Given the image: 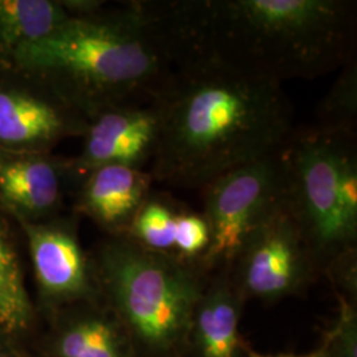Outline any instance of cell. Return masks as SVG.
Segmentation results:
<instances>
[{
	"label": "cell",
	"instance_id": "13",
	"mask_svg": "<svg viewBox=\"0 0 357 357\" xmlns=\"http://www.w3.org/2000/svg\"><path fill=\"white\" fill-rule=\"evenodd\" d=\"M243 295L230 275L217 278L196 305L190 336L200 357H237L241 349L238 332Z\"/></svg>",
	"mask_w": 357,
	"mask_h": 357
},
{
	"label": "cell",
	"instance_id": "21",
	"mask_svg": "<svg viewBox=\"0 0 357 357\" xmlns=\"http://www.w3.org/2000/svg\"><path fill=\"white\" fill-rule=\"evenodd\" d=\"M249 357H274V356H264V355H259V354H255V352H250ZM278 357H321V351L317 352V354H312V355H307V356H278Z\"/></svg>",
	"mask_w": 357,
	"mask_h": 357
},
{
	"label": "cell",
	"instance_id": "11",
	"mask_svg": "<svg viewBox=\"0 0 357 357\" xmlns=\"http://www.w3.org/2000/svg\"><path fill=\"white\" fill-rule=\"evenodd\" d=\"M146 169L106 165L89 171L78 183L76 208L105 229L125 234L153 192Z\"/></svg>",
	"mask_w": 357,
	"mask_h": 357
},
{
	"label": "cell",
	"instance_id": "14",
	"mask_svg": "<svg viewBox=\"0 0 357 357\" xmlns=\"http://www.w3.org/2000/svg\"><path fill=\"white\" fill-rule=\"evenodd\" d=\"M69 17L59 0H0V73L13 70L19 52Z\"/></svg>",
	"mask_w": 357,
	"mask_h": 357
},
{
	"label": "cell",
	"instance_id": "16",
	"mask_svg": "<svg viewBox=\"0 0 357 357\" xmlns=\"http://www.w3.org/2000/svg\"><path fill=\"white\" fill-rule=\"evenodd\" d=\"M357 65L355 56L343 65V72L324 97L315 126L356 135Z\"/></svg>",
	"mask_w": 357,
	"mask_h": 357
},
{
	"label": "cell",
	"instance_id": "7",
	"mask_svg": "<svg viewBox=\"0 0 357 357\" xmlns=\"http://www.w3.org/2000/svg\"><path fill=\"white\" fill-rule=\"evenodd\" d=\"M318 265L283 197L245 243L230 280L243 298L273 301L303 287Z\"/></svg>",
	"mask_w": 357,
	"mask_h": 357
},
{
	"label": "cell",
	"instance_id": "17",
	"mask_svg": "<svg viewBox=\"0 0 357 357\" xmlns=\"http://www.w3.org/2000/svg\"><path fill=\"white\" fill-rule=\"evenodd\" d=\"M63 357H126L114 328L102 319L78 321L60 342Z\"/></svg>",
	"mask_w": 357,
	"mask_h": 357
},
{
	"label": "cell",
	"instance_id": "10",
	"mask_svg": "<svg viewBox=\"0 0 357 357\" xmlns=\"http://www.w3.org/2000/svg\"><path fill=\"white\" fill-rule=\"evenodd\" d=\"M69 181H76L70 159L0 149V206L19 221L38 222L54 215Z\"/></svg>",
	"mask_w": 357,
	"mask_h": 357
},
{
	"label": "cell",
	"instance_id": "18",
	"mask_svg": "<svg viewBox=\"0 0 357 357\" xmlns=\"http://www.w3.org/2000/svg\"><path fill=\"white\" fill-rule=\"evenodd\" d=\"M211 241V231L204 215L183 205L178 216L174 257L178 261L195 264L205 255Z\"/></svg>",
	"mask_w": 357,
	"mask_h": 357
},
{
	"label": "cell",
	"instance_id": "1",
	"mask_svg": "<svg viewBox=\"0 0 357 357\" xmlns=\"http://www.w3.org/2000/svg\"><path fill=\"white\" fill-rule=\"evenodd\" d=\"M175 66L202 65L281 84L314 79L354 57L349 0L139 1Z\"/></svg>",
	"mask_w": 357,
	"mask_h": 357
},
{
	"label": "cell",
	"instance_id": "20",
	"mask_svg": "<svg viewBox=\"0 0 357 357\" xmlns=\"http://www.w3.org/2000/svg\"><path fill=\"white\" fill-rule=\"evenodd\" d=\"M0 264L10 268H19L16 257L8 241V237L6 234L1 220H0Z\"/></svg>",
	"mask_w": 357,
	"mask_h": 357
},
{
	"label": "cell",
	"instance_id": "3",
	"mask_svg": "<svg viewBox=\"0 0 357 357\" xmlns=\"http://www.w3.org/2000/svg\"><path fill=\"white\" fill-rule=\"evenodd\" d=\"M13 70L36 77L88 121L163 97L176 66L138 1L70 16L17 53Z\"/></svg>",
	"mask_w": 357,
	"mask_h": 357
},
{
	"label": "cell",
	"instance_id": "4",
	"mask_svg": "<svg viewBox=\"0 0 357 357\" xmlns=\"http://www.w3.org/2000/svg\"><path fill=\"white\" fill-rule=\"evenodd\" d=\"M101 278L149 352L168 356L187 343L204 290L195 264L150 252L123 236L103 249Z\"/></svg>",
	"mask_w": 357,
	"mask_h": 357
},
{
	"label": "cell",
	"instance_id": "15",
	"mask_svg": "<svg viewBox=\"0 0 357 357\" xmlns=\"http://www.w3.org/2000/svg\"><path fill=\"white\" fill-rule=\"evenodd\" d=\"M181 208L183 205L167 195L151 192L123 236L150 252L174 257Z\"/></svg>",
	"mask_w": 357,
	"mask_h": 357
},
{
	"label": "cell",
	"instance_id": "2",
	"mask_svg": "<svg viewBox=\"0 0 357 357\" xmlns=\"http://www.w3.org/2000/svg\"><path fill=\"white\" fill-rule=\"evenodd\" d=\"M163 103L153 181L204 188L211 181L278 153L293 132L281 84L202 65L176 66Z\"/></svg>",
	"mask_w": 357,
	"mask_h": 357
},
{
	"label": "cell",
	"instance_id": "12",
	"mask_svg": "<svg viewBox=\"0 0 357 357\" xmlns=\"http://www.w3.org/2000/svg\"><path fill=\"white\" fill-rule=\"evenodd\" d=\"M41 289L56 298H75L90 289L89 266L75 231L64 222H24Z\"/></svg>",
	"mask_w": 357,
	"mask_h": 357
},
{
	"label": "cell",
	"instance_id": "19",
	"mask_svg": "<svg viewBox=\"0 0 357 357\" xmlns=\"http://www.w3.org/2000/svg\"><path fill=\"white\" fill-rule=\"evenodd\" d=\"M29 314V305L19 268L0 264V326L6 330L20 328Z\"/></svg>",
	"mask_w": 357,
	"mask_h": 357
},
{
	"label": "cell",
	"instance_id": "6",
	"mask_svg": "<svg viewBox=\"0 0 357 357\" xmlns=\"http://www.w3.org/2000/svg\"><path fill=\"white\" fill-rule=\"evenodd\" d=\"M203 191L211 241L200 264L204 268L231 266L249 237L284 197L280 151L230 171Z\"/></svg>",
	"mask_w": 357,
	"mask_h": 357
},
{
	"label": "cell",
	"instance_id": "22",
	"mask_svg": "<svg viewBox=\"0 0 357 357\" xmlns=\"http://www.w3.org/2000/svg\"><path fill=\"white\" fill-rule=\"evenodd\" d=\"M321 357H337L333 352H328L326 348L324 349H321Z\"/></svg>",
	"mask_w": 357,
	"mask_h": 357
},
{
	"label": "cell",
	"instance_id": "9",
	"mask_svg": "<svg viewBox=\"0 0 357 357\" xmlns=\"http://www.w3.org/2000/svg\"><path fill=\"white\" fill-rule=\"evenodd\" d=\"M162 126V100L118 106L93 116L82 135L81 153L70 159L77 184L89 171L106 165L144 169L153 163Z\"/></svg>",
	"mask_w": 357,
	"mask_h": 357
},
{
	"label": "cell",
	"instance_id": "5",
	"mask_svg": "<svg viewBox=\"0 0 357 357\" xmlns=\"http://www.w3.org/2000/svg\"><path fill=\"white\" fill-rule=\"evenodd\" d=\"M355 147L356 135L312 126L293 130L280 150L284 200L318 264L331 262L356 241L357 227L347 220L339 196L342 165Z\"/></svg>",
	"mask_w": 357,
	"mask_h": 357
},
{
	"label": "cell",
	"instance_id": "8",
	"mask_svg": "<svg viewBox=\"0 0 357 357\" xmlns=\"http://www.w3.org/2000/svg\"><path fill=\"white\" fill-rule=\"evenodd\" d=\"M88 119L38 78L0 73V149L51 153L59 143L82 137Z\"/></svg>",
	"mask_w": 357,
	"mask_h": 357
}]
</instances>
